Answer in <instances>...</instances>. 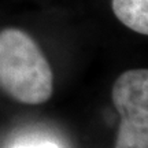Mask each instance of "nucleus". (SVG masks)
<instances>
[{"mask_svg":"<svg viewBox=\"0 0 148 148\" xmlns=\"http://www.w3.org/2000/svg\"><path fill=\"white\" fill-rule=\"evenodd\" d=\"M0 88L23 104H41L52 96V69L23 30L8 27L0 32Z\"/></svg>","mask_w":148,"mask_h":148,"instance_id":"nucleus-1","label":"nucleus"},{"mask_svg":"<svg viewBox=\"0 0 148 148\" xmlns=\"http://www.w3.org/2000/svg\"><path fill=\"white\" fill-rule=\"evenodd\" d=\"M11 148H59V145L49 140H37V138H27L15 143Z\"/></svg>","mask_w":148,"mask_h":148,"instance_id":"nucleus-4","label":"nucleus"},{"mask_svg":"<svg viewBox=\"0 0 148 148\" xmlns=\"http://www.w3.org/2000/svg\"><path fill=\"white\" fill-rule=\"evenodd\" d=\"M111 100L121 116L114 148H148V69L123 71Z\"/></svg>","mask_w":148,"mask_h":148,"instance_id":"nucleus-2","label":"nucleus"},{"mask_svg":"<svg viewBox=\"0 0 148 148\" xmlns=\"http://www.w3.org/2000/svg\"><path fill=\"white\" fill-rule=\"evenodd\" d=\"M111 8L121 23L148 36V0H111Z\"/></svg>","mask_w":148,"mask_h":148,"instance_id":"nucleus-3","label":"nucleus"}]
</instances>
